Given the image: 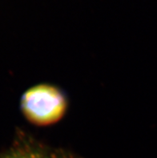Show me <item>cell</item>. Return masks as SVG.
Returning <instances> with one entry per match:
<instances>
[{
	"instance_id": "cell-1",
	"label": "cell",
	"mask_w": 157,
	"mask_h": 158,
	"mask_svg": "<svg viewBox=\"0 0 157 158\" xmlns=\"http://www.w3.org/2000/svg\"><path fill=\"white\" fill-rule=\"evenodd\" d=\"M67 108L64 96L48 84L30 88L22 99V109L28 120L38 125H48L62 118Z\"/></svg>"
},
{
	"instance_id": "cell-2",
	"label": "cell",
	"mask_w": 157,
	"mask_h": 158,
	"mask_svg": "<svg viewBox=\"0 0 157 158\" xmlns=\"http://www.w3.org/2000/svg\"><path fill=\"white\" fill-rule=\"evenodd\" d=\"M0 158H72L60 151L50 150L41 144L22 140L14 144L6 152L0 155Z\"/></svg>"
}]
</instances>
